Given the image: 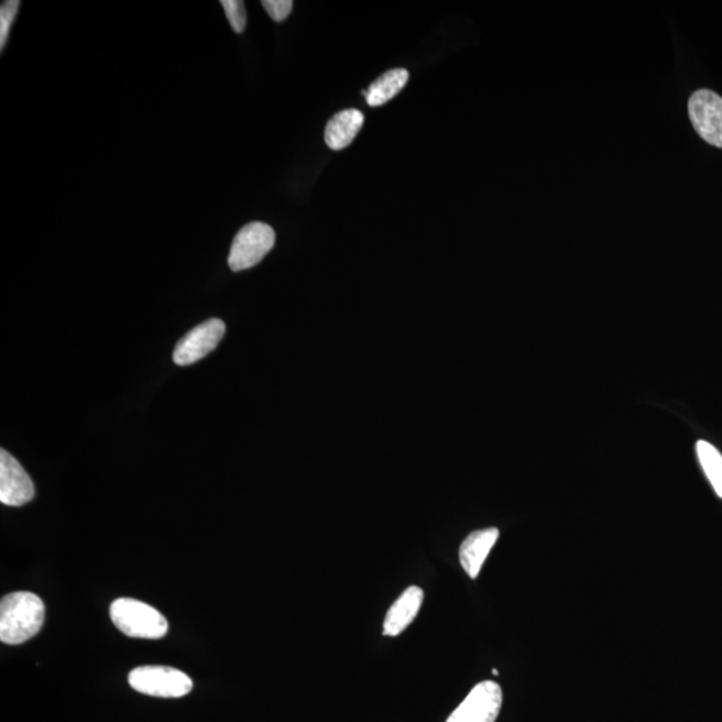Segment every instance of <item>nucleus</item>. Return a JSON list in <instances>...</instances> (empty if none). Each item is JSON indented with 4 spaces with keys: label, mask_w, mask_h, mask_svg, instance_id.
Segmentation results:
<instances>
[{
    "label": "nucleus",
    "mask_w": 722,
    "mask_h": 722,
    "mask_svg": "<svg viewBox=\"0 0 722 722\" xmlns=\"http://www.w3.org/2000/svg\"><path fill=\"white\" fill-rule=\"evenodd\" d=\"M503 694L493 681L478 683L447 722H495L500 715Z\"/></svg>",
    "instance_id": "423d86ee"
},
{
    "label": "nucleus",
    "mask_w": 722,
    "mask_h": 722,
    "mask_svg": "<svg viewBox=\"0 0 722 722\" xmlns=\"http://www.w3.org/2000/svg\"><path fill=\"white\" fill-rule=\"evenodd\" d=\"M493 674H494L495 676H497V670H496V669H494V670H493Z\"/></svg>",
    "instance_id": "f3484780"
},
{
    "label": "nucleus",
    "mask_w": 722,
    "mask_h": 722,
    "mask_svg": "<svg viewBox=\"0 0 722 722\" xmlns=\"http://www.w3.org/2000/svg\"><path fill=\"white\" fill-rule=\"evenodd\" d=\"M221 6L234 33H244L247 26V11L244 2L240 0H222Z\"/></svg>",
    "instance_id": "4468645a"
},
{
    "label": "nucleus",
    "mask_w": 722,
    "mask_h": 722,
    "mask_svg": "<svg viewBox=\"0 0 722 722\" xmlns=\"http://www.w3.org/2000/svg\"><path fill=\"white\" fill-rule=\"evenodd\" d=\"M223 335H226V324L220 319H210L193 328L176 346L173 353L174 363L177 365L197 363L220 344Z\"/></svg>",
    "instance_id": "0eeeda50"
},
{
    "label": "nucleus",
    "mask_w": 722,
    "mask_h": 722,
    "mask_svg": "<svg viewBox=\"0 0 722 722\" xmlns=\"http://www.w3.org/2000/svg\"><path fill=\"white\" fill-rule=\"evenodd\" d=\"M688 111L701 139L722 149V98L712 90H697L689 99Z\"/></svg>",
    "instance_id": "39448f33"
},
{
    "label": "nucleus",
    "mask_w": 722,
    "mask_h": 722,
    "mask_svg": "<svg viewBox=\"0 0 722 722\" xmlns=\"http://www.w3.org/2000/svg\"><path fill=\"white\" fill-rule=\"evenodd\" d=\"M20 6V0H9V2H3L2 8H0V47H2V52Z\"/></svg>",
    "instance_id": "2eb2a0df"
},
{
    "label": "nucleus",
    "mask_w": 722,
    "mask_h": 722,
    "mask_svg": "<svg viewBox=\"0 0 722 722\" xmlns=\"http://www.w3.org/2000/svg\"><path fill=\"white\" fill-rule=\"evenodd\" d=\"M35 488L28 472L10 452L0 451V502L20 507L34 500Z\"/></svg>",
    "instance_id": "6e6552de"
},
{
    "label": "nucleus",
    "mask_w": 722,
    "mask_h": 722,
    "mask_svg": "<svg viewBox=\"0 0 722 722\" xmlns=\"http://www.w3.org/2000/svg\"><path fill=\"white\" fill-rule=\"evenodd\" d=\"M129 683L136 692L162 699H179L193 688L188 676L167 666H141L129 675Z\"/></svg>",
    "instance_id": "20e7f679"
},
{
    "label": "nucleus",
    "mask_w": 722,
    "mask_h": 722,
    "mask_svg": "<svg viewBox=\"0 0 722 722\" xmlns=\"http://www.w3.org/2000/svg\"><path fill=\"white\" fill-rule=\"evenodd\" d=\"M408 72L404 68H394V70L383 74L367 90L369 91L365 98L367 102L372 108L387 103L404 89V86L408 83Z\"/></svg>",
    "instance_id": "f8f14e48"
},
{
    "label": "nucleus",
    "mask_w": 722,
    "mask_h": 722,
    "mask_svg": "<svg viewBox=\"0 0 722 722\" xmlns=\"http://www.w3.org/2000/svg\"><path fill=\"white\" fill-rule=\"evenodd\" d=\"M364 116L357 109L342 110L327 123L324 139L332 151H341L350 146L363 128Z\"/></svg>",
    "instance_id": "9b49d317"
},
{
    "label": "nucleus",
    "mask_w": 722,
    "mask_h": 722,
    "mask_svg": "<svg viewBox=\"0 0 722 722\" xmlns=\"http://www.w3.org/2000/svg\"><path fill=\"white\" fill-rule=\"evenodd\" d=\"M500 538V530L495 527L483 528L471 533L463 540L459 549V559L462 568L474 580L482 570V566L488 559L491 549H493Z\"/></svg>",
    "instance_id": "1a4fd4ad"
},
{
    "label": "nucleus",
    "mask_w": 722,
    "mask_h": 722,
    "mask_svg": "<svg viewBox=\"0 0 722 722\" xmlns=\"http://www.w3.org/2000/svg\"><path fill=\"white\" fill-rule=\"evenodd\" d=\"M697 456H699L700 464L703 472L711 482L715 494L722 497V456L721 452L713 445L708 444L705 440L697 441L696 446Z\"/></svg>",
    "instance_id": "ddd939ff"
},
{
    "label": "nucleus",
    "mask_w": 722,
    "mask_h": 722,
    "mask_svg": "<svg viewBox=\"0 0 722 722\" xmlns=\"http://www.w3.org/2000/svg\"><path fill=\"white\" fill-rule=\"evenodd\" d=\"M264 9L275 22H283L289 17L294 2L292 0H264Z\"/></svg>",
    "instance_id": "dca6fc26"
},
{
    "label": "nucleus",
    "mask_w": 722,
    "mask_h": 722,
    "mask_svg": "<svg viewBox=\"0 0 722 722\" xmlns=\"http://www.w3.org/2000/svg\"><path fill=\"white\" fill-rule=\"evenodd\" d=\"M45 614L39 595L28 591L6 595L0 603V639L8 645L26 643L40 633Z\"/></svg>",
    "instance_id": "f257e3e1"
},
{
    "label": "nucleus",
    "mask_w": 722,
    "mask_h": 722,
    "mask_svg": "<svg viewBox=\"0 0 722 722\" xmlns=\"http://www.w3.org/2000/svg\"><path fill=\"white\" fill-rule=\"evenodd\" d=\"M425 600V591L409 587L389 610L384 621V636L396 637L413 624Z\"/></svg>",
    "instance_id": "9d476101"
},
{
    "label": "nucleus",
    "mask_w": 722,
    "mask_h": 722,
    "mask_svg": "<svg viewBox=\"0 0 722 722\" xmlns=\"http://www.w3.org/2000/svg\"><path fill=\"white\" fill-rule=\"evenodd\" d=\"M276 233L264 222H251L240 230L233 240L228 265L233 272L247 271L258 265L275 247Z\"/></svg>",
    "instance_id": "7ed1b4c3"
},
{
    "label": "nucleus",
    "mask_w": 722,
    "mask_h": 722,
    "mask_svg": "<svg viewBox=\"0 0 722 722\" xmlns=\"http://www.w3.org/2000/svg\"><path fill=\"white\" fill-rule=\"evenodd\" d=\"M110 617L118 631L132 638L160 639L169 628L157 609L133 599H118L111 603Z\"/></svg>",
    "instance_id": "f03ea898"
}]
</instances>
